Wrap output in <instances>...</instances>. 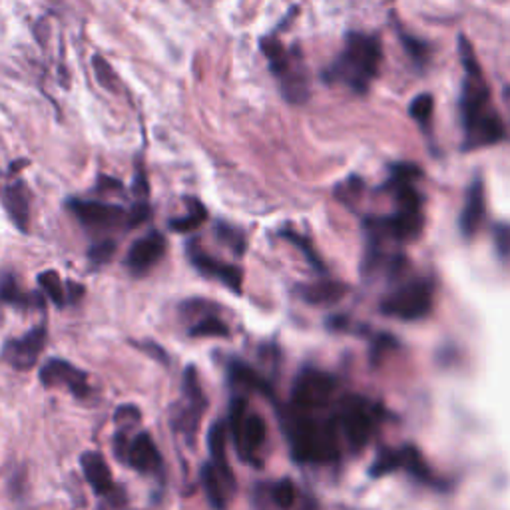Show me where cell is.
Here are the masks:
<instances>
[{"label": "cell", "instance_id": "21", "mask_svg": "<svg viewBox=\"0 0 510 510\" xmlns=\"http://www.w3.org/2000/svg\"><path fill=\"white\" fill-rule=\"evenodd\" d=\"M482 208H485V198H482V183L480 180H475L467 193V206L462 211V228L467 231L475 229L479 219L482 216Z\"/></svg>", "mask_w": 510, "mask_h": 510}, {"label": "cell", "instance_id": "30", "mask_svg": "<svg viewBox=\"0 0 510 510\" xmlns=\"http://www.w3.org/2000/svg\"><path fill=\"white\" fill-rule=\"evenodd\" d=\"M138 347H140L144 353H148V355H154V359H157V361H162V363H168V355L164 353V349L160 347V345H156V343H138Z\"/></svg>", "mask_w": 510, "mask_h": 510}, {"label": "cell", "instance_id": "26", "mask_svg": "<svg viewBox=\"0 0 510 510\" xmlns=\"http://www.w3.org/2000/svg\"><path fill=\"white\" fill-rule=\"evenodd\" d=\"M433 110H434V98L433 94H426L425 92V94H419L411 102L409 114L413 120H416V122L421 124L423 130H426L433 120Z\"/></svg>", "mask_w": 510, "mask_h": 510}, {"label": "cell", "instance_id": "23", "mask_svg": "<svg viewBox=\"0 0 510 510\" xmlns=\"http://www.w3.org/2000/svg\"><path fill=\"white\" fill-rule=\"evenodd\" d=\"M39 285L42 287V291L46 293V298H49L57 308H64L67 305V290H64L60 275L57 272H42L39 275Z\"/></svg>", "mask_w": 510, "mask_h": 510}, {"label": "cell", "instance_id": "3", "mask_svg": "<svg viewBox=\"0 0 510 510\" xmlns=\"http://www.w3.org/2000/svg\"><path fill=\"white\" fill-rule=\"evenodd\" d=\"M319 411L291 409L283 416L293 459L300 462H329L337 457V423L319 419Z\"/></svg>", "mask_w": 510, "mask_h": 510}, {"label": "cell", "instance_id": "18", "mask_svg": "<svg viewBox=\"0 0 510 510\" xmlns=\"http://www.w3.org/2000/svg\"><path fill=\"white\" fill-rule=\"evenodd\" d=\"M185 203H188V213L182 218L170 219V229L175 231V234H188V231L198 229L203 221L208 218V210L203 208V203L196 198H185Z\"/></svg>", "mask_w": 510, "mask_h": 510}, {"label": "cell", "instance_id": "28", "mask_svg": "<svg viewBox=\"0 0 510 510\" xmlns=\"http://www.w3.org/2000/svg\"><path fill=\"white\" fill-rule=\"evenodd\" d=\"M114 254H116V241L114 239H102V241H98V244H94L88 249V259L92 262V265L100 267V265H106L110 259L114 257Z\"/></svg>", "mask_w": 510, "mask_h": 510}, {"label": "cell", "instance_id": "27", "mask_svg": "<svg viewBox=\"0 0 510 510\" xmlns=\"http://www.w3.org/2000/svg\"><path fill=\"white\" fill-rule=\"evenodd\" d=\"M92 68H94L96 80L100 82V86H104L110 92H118L120 90L118 74L112 68V64H110L106 58H102V57L92 58Z\"/></svg>", "mask_w": 510, "mask_h": 510}, {"label": "cell", "instance_id": "6", "mask_svg": "<svg viewBox=\"0 0 510 510\" xmlns=\"http://www.w3.org/2000/svg\"><path fill=\"white\" fill-rule=\"evenodd\" d=\"M182 391H183V405L174 415V426L185 439V443H188L190 447H193V443H196L198 437L200 421L208 407L206 395H203L200 385L198 371L193 365H188L183 371Z\"/></svg>", "mask_w": 510, "mask_h": 510}, {"label": "cell", "instance_id": "1", "mask_svg": "<svg viewBox=\"0 0 510 510\" xmlns=\"http://www.w3.org/2000/svg\"><path fill=\"white\" fill-rule=\"evenodd\" d=\"M459 54L462 70H465L461 94V122L462 134H465L462 148L477 150V148L498 144L506 136L505 122L490 102L488 85L482 76L475 50L465 36L459 39Z\"/></svg>", "mask_w": 510, "mask_h": 510}, {"label": "cell", "instance_id": "4", "mask_svg": "<svg viewBox=\"0 0 510 510\" xmlns=\"http://www.w3.org/2000/svg\"><path fill=\"white\" fill-rule=\"evenodd\" d=\"M259 49L270 62L272 74L280 82L283 98L290 104H305L309 100V72L298 46L285 49V44L272 34L259 40Z\"/></svg>", "mask_w": 510, "mask_h": 510}, {"label": "cell", "instance_id": "24", "mask_svg": "<svg viewBox=\"0 0 510 510\" xmlns=\"http://www.w3.org/2000/svg\"><path fill=\"white\" fill-rule=\"evenodd\" d=\"M398 34V39H401L403 42V49L405 52L409 54L411 60L416 64V67L423 68L429 64L431 60V46L423 42L421 39H416V36H411V34H407V32H397Z\"/></svg>", "mask_w": 510, "mask_h": 510}, {"label": "cell", "instance_id": "19", "mask_svg": "<svg viewBox=\"0 0 510 510\" xmlns=\"http://www.w3.org/2000/svg\"><path fill=\"white\" fill-rule=\"evenodd\" d=\"M0 305L29 309L32 305H39V301H34L32 295H26L21 287H18L13 275H6L3 277V282H0Z\"/></svg>", "mask_w": 510, "mask_h": 510}, {"label": "cell", "instance_id": "29", "mask_svg": "<svg viewBox=\"0 0 510 510\" xmlns=\"http://www.w3.org/2000/svg\"><path fill=\"white\" fill-rule=\"evenodd\" d=\"M148 192H150V188H148V180H146V174L142 168H138V175H136V182H134V193L140 200H146L148 198Z\"/></svg>", "mask_w": 510, "mask_h": 510}, {"label": "cell", "instance_id": "16", "mask_svg": "<svg viewBox=\"0 0 510 510\" xmlns=\"http://www.w3.org/2000/svg\"><path fill=\"white\" fill-rule=\"evenodd\" d=\"M229 381L234 383V387L239 389V391H257L265 397H272L270 383H267L255 369L241 363V361H231L229 363Z\"/></svg>", "mask_w": 510, "mask_h": 510}, {"label": "cell", "instance_id": "22", "mask_svg": "<svg viewBox=\"0 0 510 510\" xmlns=\"http://www.w3.org/2000/svg\"><path fill=\"white\" fill-rule=\"evenodd\" d=\"M216 237L219 239V244L228 246L231 252H234L237 257H241L246 254L247 241L244 231L234 228L231 224H226V221H218L216 224Z\"/></svg>", "mask_w": 510, "mask_h": 510}, {"label": "cell", "instance_id": "20", "mask_svg": "<svg viewBox=\"0 0 510 510\" xmlns=\"http://www.w3.org/2000/svg\"><path fill=\"white\" fill-rule=\"evenodd\" d=\"M190 337H228L229 327L224 319H219L218 315L203 311L201 318L192 323L190 327Z\"/></svg>", "mask_w": 510, "mask_h": 510}, {"label": "cell", "instance_id": "17", "mask_svg": "<svg viewBox=\"0 0 510 510\" xmlns=\"http://www.w3.org/2000/svg\"><path fill=\"white\" fill-rule=\"evenodd\" d=\"M200 482L203 487V493H206L210 505L213 510H226L228 506V495L229 488L226 487L224 479L218 472V469L211 465V462H206L200 470Z\"/></svg>", "mask_w": 510, "mask_h": 510}, {"label": "cell", "instance_id": "7", "mask_svg": "<svg viewBox=\"0 0 510 510\" xmlns=\"http://www.w3.org/2000/svg\"><path fill=\"white\" fill-rule=\"evenodd\" d=\"M68 210L82 226L88 229H112L126 226L128 228V213L124 208L114 206V203L94 201V200H68Z\"/></svg>", "mask_w": 510, "mask_h": 510}, {"label": "cell", "instance_id": "11", "mask_svg": "<svg viewBox=\"0 0 510 510\" xmlns=\"http://www.w3.org/2000/svg\"><path fill=\"white\" fill-rule=\"evenodd\" d=\"M124 462L134 470L142 472V475L157 477L164 472V461L160 449L156 447L154 439L146 431L134 434L132 441H130Z\"/></svg>", "mask_w": 510, "mask_h": 510}, {"label": "cell", "instance_id": "25", "mask_svg": "<svg viewBox=\"0 0 510 510\" xmlns=\"http://www.w3.org/2000/svg\"><path fill=\"white\" fill-rule=\"evenodd\" d=\"M295 498H298V490H295L291 480H280L270 488V500L280 508V510H290L295 505Z\"/></svg>", "mask_w": 510, "mask_h": 510}, {"label": "cell", "instance_id": "9", "mask_svg": "<svg viewBox=\"0 0 510 510\" xmlns=\"http://www.w3.org/2000/svg\"><path fill=\"white\" fill-rule=\"evenodd\" d=\"M40 383L49 389H60L64 387L68 393L78 398H86L90 395V383L88 375L85 371L74 367L72 363L64 359H50L40 367Z\"/></svg>", "mask_w": 510, "mask_h": 510}, {"label": "cell", "instance_id": "13", "mask_svg": "<svg viewBox=\"0 0 510 510\" xmlns=\"http://www.w3.org/2000/svg\"><path fill=\"white\" fill-rule=\"evenodd\" d=\"M3 203L13 224L26 234L31 228V196L24 182H13L3 190Z\"/></svg>", "mask_w": 510, "mask_h": 510}, {"label": "cell", "instance_id": "2", "mask_svg": "<svg viewBox=\"0 0 510 510\" xmlns=\"http://www.w3.org/2000/svg\"><path fill=\"white\" fill-rule=\"evenodd\" d=\"M383 62L381 40L373 34L349 32L345 46L331 67L323 72L329 85H343L355 94H365Z\"/></svg>", "mask_w": 510, "mask_h": 510}, {"label": "cell", "instance_id": "15", "mask_svg": "<svg viewBox=\"0 0 510 510\" xmlns=\"http://www.w3.org/2000/svg\"><path fill=\"white\" fill-rule=\"evenodd\" d=\"M80 465L82 470H85L88 485L98 497H110L114 493L116 487H114L112 472H110L106 459L102 457L98 451H86L80 457Z\"/></svg>", "mask_w": 510, "mask_h": 510}, {"label": "cell", "instance_id": "10", "mask_svg": "<svg viewBox=\"0 0 510 510\" xmlns=\"http://www.w3.org/2000/svg\"><path fill=\"white\" fill-rule=\"evenodd\" d=\"M46 345V327L36 326L22 337L8 339L3 347V359L16 371H31L39 363Z\"/></svg>", "mask_w": 510, "mask_h": 510}, {"label": "cell", "instance_id": "14", "mask_svg": "<svg viewBox=\"0 0 510 510\" xmlns=\"http://www.w3.org/2000/svg\"><path fill=\"white\" fill-rule=\"evenodd\" d=\"M208 449H210V454H211L210 462L218 469L221 479H224V482H226V487L229 488V493H234L236 477H234V472H231L229 461H228V429L221 421H216L210 426Z\"/></svg>", "mask_w": 510, "mask_h": 510}, {"label": "cell", "instance_id": "12", "mask_svg": "<svg viewBox=\"0 0 510 510\" xmlns=\"http://www.w3.org/2000/svg\"><path fill=\"white\" fill-rule=\"evenodd\" d=\"M166 255V237L160 231L136 239L126 255V267L132 275H144Z\"/></svg>", "mask_w": 510, "mask_h": 510}, {"label": "cell", "instance_id": "8", "mask_svg": "<svg viewBox=\"0 0 510 510\" xmlns=\"http://www.w3.org/2000/svg\"><path fill=\"white\" fill-rule=\"evenodd\" d=\"M188 257L190 264L196 267L203 277L219 282L236 295H241V291H244V272H241V267L226 264L221 262V259L210 255L206 249L198 246V241H190L188 244Z\"/></svg>", "mask_w": 510, "mask_h": 510}, {"label": "cell", "instance_id": "5", "mask_svg": "<svg viewBox=\"0 0 510 510\" xmlns=\"http://www.w3.org/2000/svg\"><path fill=\"white\" fill-rule=\"evenodd\" d=\"M265 433V421L257 413L247 409V398L244 395H236L231 398L229 434L241 459L255 465V454L264 447Z\"/></svg>", "mask_w": 510, "mask_h": 510}]
</instances>
